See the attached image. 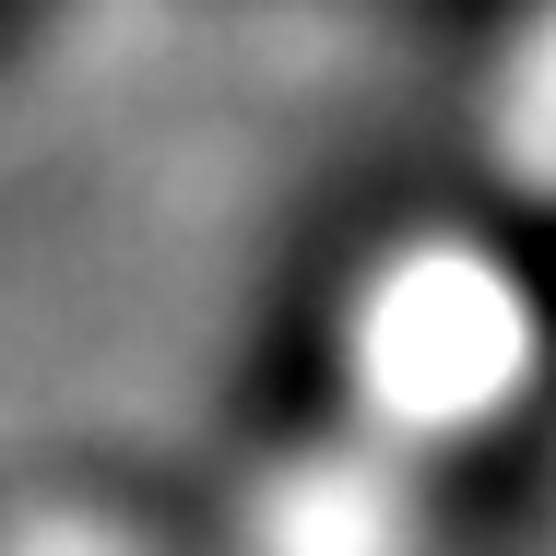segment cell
Returning <instances> with one entry per match:
<instances>
[{
  "instance_id": "1",
  "label": "cell",
  "mask_w": 556,
  "mask_h": 556,
  "mask_svg": "<svg viewBox=\"0 0 556 556\" xmlns=\"http://www.w3.org/2000/svg\"><path fill=\"white\" fill-rule=\"evenodd\" d=\"M497 273H509V308H521V332H533V367H545L556 391V202L497 225Z\"/></svg>"
}]
</instances>
